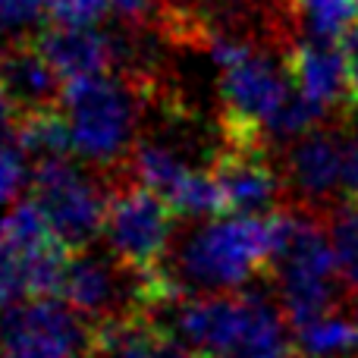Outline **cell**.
Instances as JSON below:
<instances>
[{
	"mask_svg": "<svg viewBox=\"0 0 358 358\" xmlns=\"http://www.w3.org/2000/svg\"><path fill=\"white\" fill-rule=\"evenodd\" d=\"M92 334L82 315L57 299H25L0 311V358H88Z\"/></svg>",
	"mask_w": 358,
	"mask_h": 358,
	"instance_id": "cell-6",
	"label": "cell"
},
{
	"mask_svg": "<svg viewBox=\"0 0 358 358\" xmlns=\"http://www.w3.org/2000/svg\"><path fill=\"white\" fill-rule=\"evenodd\" d=\"M16 120H19L16 107H13V101L6 98V92L0 88V142L10 136V126H16Z\"/></svg>",
	"mask_w": 358,
	"mask_h": 358,
	"instance_id": "cell-26",
	"label": "cell"
},
{
	"mask_svg": "<svg viewBox=\"0 0 358 358\" xmlns=\"http://www.w3.org/2000/svg\"><path fill=\"white\" fill-rule=\"evenodd\" d=\"M38 50L48 57L63 82L104 76L117 60V41L98 31L94 25H60L54 22L35 38Z\"/></svg>",
	"mask_w": 358,
	"mask_h": 358,
	"instance_id": "cell-11",
	"label": "cell"
},
{
	"mask_svg": "<svg viewBox=\"0 0 358 358\" xmlns=\"http://www.w3.org/2000/svg\"><path fill=\"white\" fill-rule=\"evenodd\" d=\"M170 208H173L179 217H223V214H229L223 189L210 170L208 173L192 170L189 179H185V182L176 189V195L170 198Z\"/></svg>",
	"mask_w": 358,
	"mask_h": 358,
	"instance_id": "cell-20",
	"label": "cell"
},
{
	"mask_svg": "<svg viewBox=\"0 0 358 358\" xmlns=\"http://www.w3.org/2000/svg\"><path fill=\"white\" fill-rule=\"evenodd\" d=\"M296 343L308 358H334L358 349V321L327 315L296 330Z\"/></svg>",
	"mask_w": 358,
	"mask_h": 358,
	"instance_id": "cell-17",
	"label": "cell"
},
{
	"mask_svg": "<svg viewBox=\"0 0 358 358\" xmlns=\"http://www.w3.org/2000/svg\"><path fill=\"white\" fill-rule=\"evenodd\" d=\"M286 76H289L292 88L321 107L324 113L330 107L352 104L349 94V76L346 60H343L340 41H321V38H308V41L296 44L286 57Z\"/></svg>",
	"mask_w": 358,
	"mask_h": 358,
	"instance_id": "cell-10",
	"label": "cell"
},
{
	"mask_svg": "<svg viewBox=\"0 0 358 358\" xmlns=\"http://www.w3.org/2000/svg\"><path fill=\"white\" fill-rule=\"evenodd\" d=\"M145 6H148V0H120V10L129 13V16H136V13H142Z\"/></svg>",
	"mask_w": 358,
	"mask_h": 358,
	"instance_id": "cell-27",
	"label": "cell"
},
{
	"mask_svg": "<svg viewBox=\"0 0 358 358\" xmlns=\"http://www.w3.org/2000/svg\"><path fill=\"white\" fill-rule=\"evenodd\" d=\"M277 258V214L210 217L179 252V280L195 289H242Z\"/></svg>",
	"mask_w": 358,
	"mask_h": 358,
	"instance_id": "cell-1",
	"label": "cell"
},
{
	"mask_svg": "<svg viewBox=\"0 0 358 358\" xmlns=\"http://www.w3.org/2000/svg\"><path fill=\"white\" fill-rule=\"evenodd\" d=\"M261 292L242 296H201L176 311V334L210 358H239L252 334Z\"/></svg>",
	"mask_w": 358,
	"mask_h": 358,
	"instance_id": "cell-8",
	"label": "cell"
},
{
	"mask_svg": "<svg viewBox=\"0 0 358 358\" xmlns=\"http://www.w3.org/2000/svg\"><path fill=\"white\" fill-rule=\"evenodd\" d=\"M25 151L0 142V204H10L25 185Z\"/></svg>",
	"mask_w": 358,
	"mask_h": 358,
	"instance_id": "cell-23",
	"label": "cell"
},
{
	"mask_svg": "<svg viewBox=\"0 0 358 358\" xmlns=\"http://www.w3.org/2000/svg\"><path fill=\"white\" fill-rule=\"evenodd\" d=\"M210 54L223 69L220 94L229 145H264V136H271V126L296 94L292 82L242 41L217 38Z\"/></svg>",
	"mask_w": 358,
	"mask_h": 358,
	"instance_id": "cell-3",
	"label": "cell"
},
{
	"mask_svg": "<svg viewBox=\"0 0 358 358\" xmlns=\"http://www.w3.org/2000/svg\"><path fill=\"white\" fill-rule=\"evenodd\" d=\"M60 104L69 123V142L79 157L110 164L129 148L136 129V101L110 76L63 82Z\"/></svg>",
	"mask_w": 358,
	"mask_h": 358,
	"instance_id": "cell-4",
	"label": "cell"
},
{
	"mask_svg": "<svg viewBox=\"0 0 358 358\" xmlns=\"http://www.w3.org/2000/svg\"><path fill=\"white\" fill-rule=\"evenodd\" d=\"M0 88L22 117V113L41 110V107H54V101H60L63 79L31 41L16 44L0 54Z\"/></svg>",
	"mask_w": 358,
	"mask_h": 358,
	"instance_id": "cell-12",
	"label": "cell"
},
{
	"mask_svg": "<svg viewBox=\"0 0 358 358\" xmlns=\"http://www.w3.org/2000/svg\"><path fill=\"white\" fill-rule=\"evenodd\" d=\"M327 233H330V242H334L340 280L349 289L358 292V201L355 198H349L346 204H340L334 210Z\"/></svg>",
	"mask_w": 358,
	"mask_h": 358,
	"instance_id": "cell-21",
	"label": "cell"
},
{
	"mask_svg": "<svg viewBox=\"0 0 358 358\" xmlns=\"http://www.w3.org/2000/svg\"><path fill=\"white\" fill-rule=\"evenodd\" d=\"M305 358H308V355H305Z\"/></svg>",
	"mask_w": 358,
	"mask_h": 358,
	"instance_id": "cell-30",
	"label": "cell"
},
{
	"mask_svg": "<svg viewBox=\"0 0 358 358\" xmlns=\"http://www.w3.org/2000/svg\"><path fill=\"white\" fill-rule=\"evenodd\" d=\"M117 296V277L101 258L92 255H73L63 277L60 302L69 305L82 317H98L110 311V302Z\"/></svg>",
	"mask_w": 358,
	"mask_h": 358,
	"instance_id": "cell-14",
	"label": "cell"
},
{
	"mask_svg": "<svg viewBox=\"0 0 358 358\" xmlns=\"http://www.w3.org/2000/svg\"><path fill=\"white\" fill-rule=\"evenodd\" d=\"M16 142L25 155H35V157H41V161L63 157L66 151H73L66 113L54 110V107H41V110L22 113V117L16 120Z\"/></svg>",
	"mask_w": 358,
	"mask_h": 358,
	"instance_id": "cell-15",
	"label": "cell"
},
{
	"mask_svg": "<svg viewBox=\"0 0 358 358\" xmlns=\"http://www.w3.org/2000/svg\"><path fill=\"white\" fill-rule=\"evenodd\" d=\"M176 210L155 189L136 182L113 192L107 198L104 236L113 255L129 267L132 273H148L164 267V255L170 248Z\"/></svg>",
	"mask_w": 358,
	"mask_h": 358,
	"instance_id": "cell-5",
	"label": "cell"
},
{
	"mask_svg": "<svg viewBox=\"0 0 358 358\" xmlns=\"http://www.w3.org/2000/svg\"><path fill=\"white\" fill-rule=\"evenodd\" d=\"M44 10H50V0H0V35L35 22Z\"/></svg>",
	"mask_w": 358,
	"mask_h": 358,
	"instance_id": "cell-24",
	"label": "cell"
},
{
	"mask_svg": "<svg viewBox=\"0 0 358 358\" xmlns=\"http://www.w3.org/2000/svg\"><path fill=\"white\" fill-rule=\"evenodd\" d=\"M3 248H6V242H3V220H0V258H3Z\"/></svg>",
	"mask_w": 358,
	"mask_h": 358,
	"instance_id": "cell-28",
	"label": "cell"
},
{
	"mask_svg": "<svg viewBox=\"0 0 358 358\" xmlns=\"http://www.w3.org/2000/svg\"><path fill=\"white\" fill-rule=\"evenodd\" d=\"M217 176L229 214H271L280 192V176L264 161L261 145H229L214 157Z\"/></svg>",
	"mask_w": 358,
	"mask_h": 358,
	"instance_id": "cell-9",
	"label": "cell"
},
{
	"mask_svg": "<svg viewBox=\"0 0 358 358\" xmlns=\"http://www.w3.org/2000/svg\"><path fill=\"white\" fill-rule=\"evenodd\" d=\"M343 189L349 192V198L358 201V132L346 145V179H343Z\"/></svg>",
	"mask_w": 358,
	"mask_h": 358,
	"instance_id": "cell-25",
	"label": "cell"
},
{
	"mask_svg": "<svg viewBox=\"0 0 358 358\" xmlns=\"http://www.w3.org/2000/svg\"><path fill=\"white\" fill-rule=\"evenodd\" d=\"M132 173H136V182L148 185V189H155L157 195H164L170 201L179 185L189 179L192 167L170 145L138 142L136 151H132Z\"/></svg>",
	"mask_w": 358,
	"mask_h": 358,
	"instance_id": "cell-16",
	"label": "cell"
},
{
	"mask_svg": "<svg viewBox=\"0 0 358 358\" xmlns=\"http://www.w3.org/2000/svg\"><path fill=\"white\" fill-rule=\"evenodd\" d=\"M346 179V145L330 132L311 129L289 151V182L311 201L330 198Z\"/></svg>",
	"mask_w": 358,
	"mask_h": 358,
	"instance_id": "cell-13",
	"label": "cell"
},
{
	"mask_svg": "<svg viewBox=\"0 0 358 358\" xmlns=\"http://www.w3.org/2000/svg\"><path fill=\"white\" fill-rule=\"evenodd\" d=\"M273 273L280 280V305L289 327H305L336 308V267L330 233L302 214H277V258Z\"/></svg>",
	"mask_w": 358,
	"mask_h": 358,
	"instance_id": "cell-2",
	"label": "cell"
},
{
	"mask_svg": "<svg viewBox=\"0 0 358 358\" xmlns=\"http://www.w3.org/2000/svg\"><path fill=\"white\" fill-rule=\"evenodd\" d=\"M355 321H358V315H355Z\"/></svg>",
	"mask_w": 358,
	"mask_h": 358,
	"instance_id": "cell-29",
	"label": "cell"
},
{
	"mask_svg": "<svg viewBox=\"0 0 358 358\" xmlns=\"http://www.w3.org/2000/svg\"><path fill=\"white\" fill-rule=\"evenodd\" d=\"M296 10L311 38L321 41H340L358 25V0H296Z\"/></svg>",
	"mask_w": 358,
	"mask_h": 358,
	"instance_id": "cell-19",
	"label": "cell"
},
{
	"mask_svg": "<svg viewBox=\"0 0 358 358\" xmlns=\"http://www.w3.org/2000/svg\"><path fill=\"white\" fill-rule=\"evenodd\" d=\"M54 239H57L54 227H50V220L44 217V210L38 208L35 198L13 204L10 214L3 217V242H6L3 252L29 255V252H35V248L48 245V242H54Z\"/></svg>",
	"mask_w": 358,
	"mask_h": 358,
	"instance_id": "cell-18",
	"label": "cell"
},
{
	"mask_svg": "<svg viewBox=\"0 0 358 358\" xmlns=\"http://www.w3.org/2000/svg\"><path fill=\"white\" fill-rule=\"evenodd\" d=\"M31 198L50 220L57 239L82 252L104 229L107 198L98 185L66 157L41 161L31 173Z\"/></svg>",
	"mask_w": 358,
	"mask_h": 358,
	"instance_id": "cell-7",
	"label": "cell"
},
{
	"mask_svg": "<svg viewBox=\"0 0 358 358\" xmlns=\"http://www.w3.org/2000/svg\"><path fill=\"white\" fill-rule=\"evenodd\" d=\"M110 10H120V0H50V19L60 25H94Z\"/></svg>",
	"mask_w": 358,
	"mask_h": 358,
	"instance_id": "cell-22",
	"label": "cell"
}]
</instances>
